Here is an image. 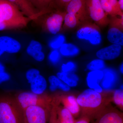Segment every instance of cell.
I'll use <instances>...</instances> for the list:
<instances>
[{
    "label": "cell",
    "mask_w": 123,
    "mask_h": 123,
    "mask_svg": "<svg viewBox=\"0 0 123 123\" xmlns=\"http://www.w3.org/2000/svg\"><path fill=\"white\" fill-rule=\"evenodd\" d=\"M113 92L99 93L92 89L86 90L77 98L80 110V116L93 121L112 101Z\"/></svg>",
    "instance_id": "cell-1"
},
{
    "label": "cell",
    "mask_w": 123,
    "mask_h": 123,
    "mask_svg": "<svg viewBox=\"0 0 123 123\" xmlns=\"http://www.w3.org/2000/svg\"><path fill=\"white\" fill-rule=\"evenodd\" d=\"M0 123H24L23 111L15 98L0 96Z\"/></svg>",
    "instance_id": "cell-2"
},
{
    "label": "cell",
    "mask_w": 123,
    "mask_h": 123,
    "mask_svg": "<svg viewBox=\"0 0 123 123\" xmlns=\"http://www.w3.org/2000/svg\"><path fill=\"white\" fill-rule=\"evenodd\" d=\"M14 98L23 111L26 107L34 106H40L51 110L54 99L53 97L47 94H37L29 92H20Z\"/></svg>",
    "instance_id": "cell-3"
},
{
    "label": "cell",
    "mask_w": 123,
    "mask_h": 123,
    "mask_svg": "<svg viewBox=\"0 0 123 123\" xmlns=\"http://www.w3.org/2000/svg\"><path fill=\"white\" fill-rule=\"evenodd\" d=\"M66 13V11L58 9L41 16L39 18L43 19L40 20L42 29L48 33L56 34L61 30Z\"/></svg>",
    "instance_id": "cell-4"
},
{
    "label": "cell",
    "mask_w": 123,
    "mask_h": 123,
    "mask_svg": "<svg viewBox=\"0 0 123 123\" xmlns=\"http://www.w3.org/2000/svg\"><path fill=\"white\" fill-rule=\"evenodd\" d=\"M31 21L8 0H0V21L29 23Z\"/></svg>",
    "instance_id": "cell-5"
},
{
    "label": "cell",
    "mask_w": 123,
    "mask_h": 123,
    "mask_svg": "<svg viewBox=\"0 0 123 123\" xmlns=\"http://www.w3.org/2000/svg\"><path fill=\"white\" fill-rule=\"evenodd\" d=\"M76 36L79 39L86 41L94 46L99 45L102 42L99 27L90 22L80 26L77 31Z\"/></svg>",
    "instance_id": "cell-6"
},
{
    "label": "cell",
    "mask_w": 123,
    "mask_h": 123,
    "mask_svg": "<svg viewBox=\"0 0 123 123\" xmlns=\"http://www.w3.org/2000/svg\"><path fill=\"white\" fill-rule=\"evenodd\" d=\"M87 12L90 18L98 25L106 26L110 19L102 8L100 0H85Z\"/></svg>",
    "instance_id": "cell-7"
},
{
    "label": "cell",
    "mask_w": 123,
    "mask_h": 123,
    "mask_svg": "<svg viewBox=\"0 0 123 123\" xmlns=\"http://www.w3.org/2000/svg\"><path fill=\"white\" fill-rule=\"evenodd\" d=\"M51 110L40 106H31L23 110L24 123H47Z\"/></svg>",
    "instance_id": "cell-8"
},
{
    "label": "cell",
    "mask_w": 123,
    "mask_h": 123,
    "mask_svg": "<svg viewBox=\"0 0 123 123\" xmlns=\"http://www.w3.org/2000/svg\"><path fill=\"white\" fill-rule=\"evenodd\" d=\"M49 120L56 123H75V118L70 111L55 99Z\"/></svg>",
    "instance_id": "cell-9"
},
{
    "label": "cell",
    "mask_w": 123,
    "mask_h": 123,
    "mask_svg": "<svg viewBox=\"0 0 123 123\" xmlns=\"http://www.w3.org/2000/svg\"><path fill=\"white\" fill-rule=\"evenodd\" d=\"M93 121V123H123V114L109 105Z\"/></svg>",
    "instance_id": "cell-10"
},
{
    "label": "cell",
    "mask_w": 123,
    "mask_h": 123,
    "mask_svg": "<svg viewBox=\"0 0 123 123\" xmlns=\"http://www.w3.org/2000/svg\"><path fill=\"white\" fill-rule=\"evenodd\" d=\"M65 9L67 13L72 14L79 18L82 24L90 22L91 18L86 10L85 0H72Z\"/></svg>",
    "instance_id": "cell-11"
},
{
    "label": "cell",
    "mask_w": 123,
    "mask_h": 123,
    "mask_svg": "<svg viewBox=\"0 0 123 123\" xmlns=\"http://www.w3.org/2000/svg\"><path fill=\"white\" fill-rule=\"evenodd\" d=\"M55 100L62 104L70 111L74 118L80 115V110L77 98L72 95H57L54 96Z\"/></svg>",
    "instance_id": "cell-12"
},
{
    "label": "cell",
    "mask_w": 123,
    "mask_h": 123,
    "mask_svg": "<svg viewBox=\"0 0 123 123\" xmlns=\"http://www.w3.org/2000/svg\"><path fill=\"white\" fill-rule=\"evenodd\" d=\"M103 70L104 75L100 86L106 91H111L119 81V77L116 71L111 68H105Z\"/></svg>",
    "instance_id": "cell-13"
},
{
    "label": "cell",
    "mask_w": 123,
    "mask_h": 123,
    "mask_svg": "<svg viewBox=\"0 0 123 123\" xmlns=\"http://www.w3.org/2000/svg\"><path fill=\"white\" fill-rule=\"evenodd\" d=\"M17 7L24 16L31 21H36L41 17L27 0H8Z\"/></svg>",
    "instance_id": "cell-14"
},
{
    "label": "cell",
    "mask_w": 123,
    "mask_h": 123,
    "mask_svg": "<svg viewBox=\"0 0 123 123\" xmlns=\"http://www.w3.org/2000/svg\"><path fill=\"white\" fill-rule=\"evenodd\" d=\"M122 46L113 44L97 52L96 55L98 58L102 60H112L119 57L121 53Z\"/></svg>",
    "instance_id": "cell-15"
},
{
    "label": "cell",
    "mask_w": 123,
    "mask_h": 123,
    "mask_svg": "<svg viewBox=\"0 0 123 123\" xmlns=\"http://www.w3.org/2000/svg\"><path fill=\"white\" fill-rule=\"evenodd\" d=\"M41 16L54 11L57 8L55 0H27Z\"/></svg>",
    "instance_id": "cell-16"
},
{
    "label": "cell",
    "mask_w": 123,
    "mask_h": 123,
    "mask_svg": "<svg viewBox=\"0 0 123 123\" xmlns=\"http://www.w3.org/2000/svg\"><path fill=\"white\" fill-rule=\"evenodd\" d=\"M21 48V43L17 40L8 36L0 37V48L5 52L17 53Z\"/></svg>",
    "instance_id": "cell-17"
},
{
    "label": "cell",
    "mask_w": 123,
    "mask_h": 123,
    "mask_svg": "<svg viewBox=\"0 0 123 123\" xmlns=\"http://www.w3.org/2000/svg\"><path fill=\"white\" fill-rule=\"evenodd\" d=\"M103 75V72L102 70L89 72L86 77V82L88 86L90 89L97 92H102L103 89L100 84Z\"/></svg>",
    "instance_id": "cell-18"
},
{
    "label": "cell",
    "mask_w": 123,
    "mask_h": 123,
    "mask_svg": "<svg viewBox=\"0 0 123 123\" xmlns=\"http://www.w3.org/2000/svg\"><path fill=\"white\" fill-rule=\"evenodd\" d=\"M102 8L107 15L111 17L123 16L118 0H100Z\"/></svg>",
    "instance_id": "cell-19"
},
{
    "label": "cell",
    "mask_w": 123,
    "mask_h": 123,
    "mask_svg": "<svg viewBox=\"0 0 123 123\" xmlns=\"http://www.w3.org/2000/svg\"><path fill=\"white\" fill-rule=\"evenodd\" d=\"M30 84L31 92L36 94H43L47 87L46 79L40 74L38 75Z\"/></svg>",
    "instance_id": "cell-20"
},
{
    "label": "cell",
    "mask_w": 123,
    "mask_h": 123,
    "mask_svg": "<svg viewBox=\"0 0 123 123\" xmlns=\"http://www.w3.org/2000/svg\"><path fill=\"white\" fill-rule=\"evenodd\" d=\"M107 38L110 43L123 46V31L120 29L116 27L110 26L108 32Z\"/></svg>",
    "instance_id": "cell-21"
},
{
    "label": "cell",
    "mask_w": 123,
    "mask_h": 123,
    "mask_svg": "<svg viewBox=\"0 0 123 123\" xmlns=\"http://www.w3.org/2000/svg\"><path fill=\"white\" fill-rule=\"evenodd\" d=\"M57 77L70 87H75L77 85L78 78L74 74L61 72L57 73Z\"/></svg>",
    "instance_id": "cell-22"
},
{
    "label": "cell",
    "mask_w": 123,
    "mask_h": 123,
    "mask_svg": "<svg viewBox=\"0 0 123 123\" xmlns=\"http://www.w3.org/2000/svg\"><path fill=\"white\" fill-rule=\"evenodd\" d=\"M49 81L50 84V89L51 91H55L57 89L65 92L70 90V86L65 84L56 76L52 75L49 77Z\"/></svg>",
    "instance_id": "cell-23"
},
{
    "label": "cell",
    "mask_w": 123,
    "mask_h": 123,
    "mask_svg": "<svg viewBox=\"0 0 123 123\" xmlns=\"http://www.w3.org/2000/svg\"><path fill=\"white\" fill-rule=\"evenodd\" d=\"M79 48L75 44L71 43H64L60 48L61 55L65 56L71 57L78 55Z\"/></svg>",
    "instance_id": "cell-24"
},
{
    "label": "cell",
    "mask_w": 123,
    "mask_h": 123,
    "mask_svg": "<svg viewBox=\"0 0 123 123\" xmlns=\"http://www.w3.org/2000/svg\"><path fill=\"white\" fill-rule=\"evenodd\" d=\"M64 29H73L82 25L79 18L72 14L66 13L64 19Z\"/></svg>",
    "instance_id": "cell-25"
},
{
    "label": "cell",
    "mask_w": 123,
    "mask_h": 123,
    "mask_svg": "<svg viewBox=\"0 0 123 123\" xmlns=\"http://www.w3.org/2000/svg\"><path fill=\"white\" fill-rule=\"evenodd\" d=\"M28 23L21 22L0 21V31L21 29L26 26Z\"/></svg>",
    "instance_id": "cell-26"
},
{
    "label": "cell",
    "mask_w": 123,
    "mask_h": 123,
    "mask_svg": "<svg viewBox=\"0 0 123 123\" xmlns=\"http://www.w3.org/2000/svg\"><path fill=\"white\" fill-rule=\"evenodd\" d=\"M105 67V62L100 59L93 60L87 65V69L91 71L103 70Z\"/></svg>",
    "instance_id": "cell-27"
},
{
    "label": "cell",
    "mask_w": 123,
    "mask_h": 123,
    "mask_svg": "<svg viewBox=\"0 0 123 123\" xmlns=\"http://www.w3.org/2000/svg\"><path fill=\"white\" fill-rule=\"evenodd\" d=\"M42 45L39 42L36 40H32L27 48V53L31 56L35 53L42 51Z\"/></svg>",
    "instance_id": "cell-28"
},
{
    "label": "cell",
    "mask_w": 123,
    "mask_h": 123,
    "mask_svg": "<svg viewBox=\"0 0 123 123\" xmlns=\"http://www.w3.org/2000/svg\"><path fill=\"white\" fill-rule=\"evenodd\" d=\"M112 101L120 109L123 110V89L116 90L113 92Z\"/></svg>",
    "instance_id": "cell-29"
},
{
    "label": "cell",
    "mask_w": 123,
    "mask_h": 123,
    "mask_svg": "<svg viewBox=\"0 0 123 123\" xmlns=\"http://www.w3.org/2000/svg\"><path fill=\"white\" fill-rule=\"evenodd\" d=\"M65 37L63 35H60L53 38L49 43V46L54 50H57L64 43Z\"/></svg>",
    "instance_id": "cell-30"
},
{
    "label": "cell",
    "mask_w": 123,
    "mask_h": 123,
    "mask_svg": "<svg viewBox=\"0 0 123 123\" xmlns=\"http://www.w3.org/2000/svg\"><path fill=\"white\" fill-rule=\"evenodd\" d=\"M109 24L110 26L116 27L123 31V16L111 17Z\"/></svg>",
    "instance_id": "cell-31"
},
{
    "label": "cell",
    "mask_w": 123,
    "mask_h": 123,
    "mask_svg": "<svg viewBox=\"0 0 123 123\" xmlns=\"http://www.w3.org/2000/svg\"><path fill=\"white\" fill-rule=\"evenodd\" d=\"M49 59L52 63L56 64L59 63L61 59V55L60 52L57 50L52 51L49 56Z\"/></svg>",
    "instance_id": "cell-32"
},
{
    "label": "cell",
    "mask_w": 123,
    "mask_h": 123,
    "mask_svg": "<svg viewBox=\"0 0 123 123\" xmlns=\"http://www.w3.org/2000/svg\"><path fill=\"white\" fill-rule=\"evenodd\" d=\"M40 74V72L38 69L35 68L31 69L26 72V77L28 82L30 83Z\"/></svg>",
    "instance_id": "cell-33"
},
{
    "label": "cell",
    "mask_w": 123,
    "mask_h": 123,
    "mask_svg": "<svg viewBox=\"0 0 123 123\" xmlns=\"http://www.w3.org/2000/svg\"><path fill=\"white\" fill-rule=\"evenodd\" d=\"M76 65L74 62L69 61L66 64L62 65L61 67L62 72L65 73H70L75 70Z\"/></svg>",
    "instance_id": "cell-34"
},
{
    "label": "cell",
    "mask_w": 123,
    "mask_h": 123,
    "mask_svg": "<svg viewBox=\"0 0 123 123\" xmlns=\"http://www.w3.org/2000/svg\"><path fill=\"white\" fill-rule=\"evenodd\" d=\"M72 0H55V4L57 8H63L66 7V6Z\"/></svg>",
    "instance_id": "cell-35"
},
{
    "label": "cell",
    "mask_w": 123,
    "mask_h": 123,
    "mask_svg": "<svg viewBox=\"0 0 123 123\" xmlns=\"http://www.w3.org/2000/svg\"><path fill=\"white\" fill-rule=\"evenodd\" d=\"M34 59L38 62L43 61L45 58V55L42 51L35 53L31 56Z\"/></svg>",
    "instance_id": "cell-36"
},
{
    "label": "cell",
    "mask_w": 123,
    "mask_h": 123,
    "mask_svg": "<svg viewBox=\"0 0 123 123\" xmlns=\"http://www.w3.org/2000/svg\"><path fill=\"white\" fill-rule=\"evenodd\" d=\"M10 79L9 74L6 72H0V85L5 82L9 80Z\"/></svg>",
    "instance_id": "cell-37"
},
{
    "label": "cell",
    "mask_w": 123,
    "mask_h": 123,
    "mask_svg": "<svg viewBox=\"0 0 123 123\" xmlns=\"http://www.w3.org/2000/svg\"><path fill=\"white\" fill-rule=\"evenodd\" d=\"M91 121L88 118L83 116H80L78 119L75 120V123H90Z\"/></svg>",
    "instance_id": "cell-38"
},
{
    "label": "cell",
    "mask_w": 123,
    "mask_h": 123,
    "mask_svg": "<svg viewBox=\"0 0 123 123\" xmlns=\"http://www.w3.org/2000/svg\"><path fill=\"white\" fill-rule=\"evenodd\" d=\"M118 2L119 6L120 9H121L122 11H123V0H119L118 1Z\"/></svg>",
    "instance_id": "cell-39"
},
{
    "label": "cell",
    "mask_w": 123,
    "mask_h": 123,
    "mask_svg": "<svg viewBox=\"0 0 123 123\" xmlns=\"http://www.w3.org/2000/svg\"><path fill=\"white\" fill-rule=\"evenodd\" d=\"M5 72V66L0 62V72Z\"/></svg>",
    "instance_id": "cell-40"
},
{
    "label": "cell",
    "mask_w": 123,
    "mask_h": 123,
    "mask_svg": "<svg viewBox=\"0 0 123 123\" xmlns=\"http://www.w3.org/2000/svg\"><path fill=\"white\" fill-rule=\"evenodd\" d=\"M123 63H122L121 66L120 67V72L122 74H123Z\"/></svg>",
    "instance_id": "cell-41"
},
{
    "label": "cell",
    "mask_w": 123,
    "mask_h": 123,
    "mask_svg": "<svg viewBox=\"0 0 123 123\" xmlns=\"http://www.w3.org/2000/svg\"><path fill=\"white\" fill-rule=\"evenodd\" d=\"M4 51L2 49H1L0 48V57L1 56V55L3 54H4Z\"/></svg>",
    "instance_id": "cell-42"
},
{
    "label": "cell",
    "mask_w": 123,
    "mask_h": 123,
    "mask_svg": "<svg viewBox=\"0 0 123 123\" xmlns=\"http://www.w3.org/2000/svg\"><path fill=\"white\" fill-rule=\"evenodd\" d=\"M49 122L48 123H55V122H53V121H49Z\"/></svg>",
    "instance_id": "cell-43"
}]
</instances>
